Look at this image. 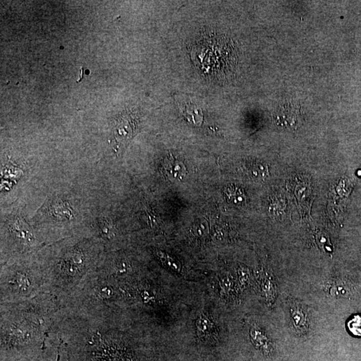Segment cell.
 <instances>
[{"mask_svg": "<svg viewBox=\"0 0 361 361\" xmlns=\"http://www.w3.org/2000/svg\"><path fill=\"white\" fill-rule=\"evenodd\" d=\"M244 172L250 179L261 180L268 175V169L265 163L257 161L248 162L244 167Z\"/></svg>", "mask_w": 361, "mask_h": 361, "instance_id": "9", "label": "cell"}, {"mask_svg": "<svg viewBox=\"0 0 361 361\" xmlns=\"http://www.w3.org/2000/svg\"><path fill=\"white\" fill-rule=\"evenodd\" d=\"M290 304V323L292 329L298 335H306L310 331L311 326V319L308 309L296 301Z\"/></svg>", "mask_w": 361, "mask_h": 361, "instance_id": "6", "label": "cell"}, {"mask_svg": "<svg viewBox=\"0 0 361 361\" xmlns=\"http://www.w3.org/2000/svg\"><path fill=\"white\" fill-rule=\"evenodd\" d=\"M328 292L332 296H348L351 293L350 286L341 280L331 281L327 285Z\"/></svg>", "mask_w": 361, "mask_h": 361, "instance_id": "11", "label": "cell"}, {"mask_svg": "<svg viewBox=\"0 0 361 361\" xmlns=\"http://www.w3.org/2000/svg\"><path fill=\"white\" fill-rule=\"evenodd\" d=\"M175 98L183 117L192 125L201 126L203 120L202 109L192 97L180 94L176 95Z\"/></svg>", "mask_w": 361, "mask_h": 361, "instance_id": "5", "label": "cell"}, {"mask_svg": "<svg viewBox=\"0 0 361 361\" xmlns=\"http://www.w3.org/2000/svg\"><path fill=\"white\" fill-rule=\"evenodd\" d=\"M198 329L200 331H202V333L207 334L208 333L209 329H210V323H209L208 320L205 319H200L198 323Z\"/></svg>", "mask_w": 361, "mask_h": 361, "instance_id": "16", "label": "cell"}, {"mask_svg": "<svg viewBox=\"0 0 361 361\" xmlns=\"http://www.w3.org/2000/svg\"><path fill=\"white\" fill-rule=\"evenodd\" d=\"M224 194L228 200L234 205H242L246 200V195L242 189L236 186H228L224 190Z\"/></svg>", "mask_w": 361, "mask_h": 361, "instance_id": "10", "label": "cell"}, {"mask_svg": "<svg viewBox=\"0 0 361 361\" xmlns=\"http://www.w3.org/2000/svg\"><path fill=\"white\" fill-rule=\"evenodd\" d=\"M348 327L352 335L361 337V316L354 317L348 322Z\"/></svg>", "mask_w": 361, "mask_h": 361, "instance_id": "13", "label": "cell"}, {"mask_svg": "<svg viewBox=\"0 0 361 361\" xmlns=\"http://www.w3.org/2000/svg\"><path fill=\"white\" fill-rule=\"evenodd\" d=\"M134 122L129 115H124L120 118L116 125L115 139L117 143L124 144L131 138L134 131Z\"/></svg>", "mask_w": 361, "mask_h": 361, "instance_id": "8", "label": "cell"}, {"mask_svg": "<svg viewBox=\"0 0 361 361\" xmlns=\"http://www.w3.org/2000/svg\"><path fill=\"white\" fill-rule=\"evenodd\" d=\"M275 119L280 127L284 129L295 130L302 124V111L299 106L295 104H285L278 108Z\"/></svg>", "mask_w": 361, "mask_h": 361, "instance_id": "4", "label": "cell"}, {"mask_svg": "<svg viewBox=\"0 0 361 361\" xmlns=\"http://www.w3.org/2000/svg\"><path fill=\"white\" fill-rule=\"evenodd\" d=\"M195 236L198 237H204L208 233V226L205 221L198 222L194 227Z\"/></svg>", "mask_w": 361, "mask_h": 361, "instance_id": "14", "label": "cell"}, {"mask_svg": "<svg viewBox=\"0 0 361 361\" xmlns=\"http://www.w3.org/2000/svg\"><path fill=\"white\" fill-rule=\"evenodd\" d=\"M44 277L40 259L22 256L1 265L0 304L24 302L42 292Z\"/></svg>", "mask_w": 361, "mask_h": 361, "instance_id": "3", "label": "cell"}, {"mask_svg": "<svg viewBox=\"0 0 361 361\" xmlns=\"http://www.w3.org/2000/svg\"><path fill=\"white\" fill-rule=\"evenodd\" d=\"M164 171L170 180L179 182L186 177L187 170L184 163L174 157L166 159L163 165Z\"/></svg>", "mask_w": 361, "mask_h": 361, "instance_id": "7", "label": "cell"}, {"mask_svg": "<svg viewBox=\"0 0 361 361\" xmlns=\"http://www.w3.org/2000/svg\"><path fill=\"white\" fill-rule=\"evenodd\" d=\"M0 304L2 352L40 347L49 340L61 308L59 300L47 292L24 302Z\"/></svg>", "mask_w": 361, "mask_h": 361, "instance_id": "1", "label": "cell"}, {"mask_svg": "<svg viewBox=\"0 0 361 361\" xmlns=\"http://www.w3.org/2000/svg\"><path fill=\"white\" fill-rule=\"evenodd\" d=\"M54 212L59 216H71V212H70L69 209L66 208V205L62 204V203H59V204L55 205V208H54Z\"/></svg>", "mask_w": 361, "mask_h": 361, "instance_id": "15", "label": "cell"}, {"mask_svg": "<svg viewBox=\"0 0 361 361\" xmlns=\"http://www.w3.org/2000/svg\"><path fill=\"white\" fill-rule=\"evenodd\" d=\"M157 256L162 261L164 264L167 265L170 268L173 269L176 272L180 271V265L177 262H176L175 260H173L171 257L168 256L167 254L161 252H157Z\"/></svg>", "mask_w": 361, "mask_h": 361, "instance_id": "12", "label": "cell"}, {"mask_svg": "<svg viewBox=\"0 0 361 361\" xmlns=\"http://www.w3.org/2000/svg\"><path fill=\"white\" fill-rule=\"evenodd\" d=\"M99 244L70 242L54 247L40 259L44 277L42 292L51 294L61 307L73 297L100 261Z\"/></svg>", "mask_w": 361, "mask_h": 361, "instance_id": "2", "label": "cell"}]
</instances>
